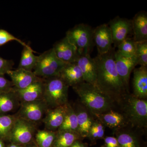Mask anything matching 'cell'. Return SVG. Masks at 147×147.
<instances>
[{
	"label": "cell",
	"instance_id": "obj_1",
	"mask_svg": "<svg viewBox=\"0 0 147 147\" xmlns=\"http://www.w3.org/2000/svg\"><path fill=\"white\" fill-rule=\"evenodd\" d=\"M114 48L94 59L96 68L95 86L111 98L117 106L129 94L119 76L115 61Z\"/></svg>",
	"mask_w": 147,
	"mask_h": 147
},
{
	"label": "cell",
	"instance_id": "obj_2",
	"mask_svg": "<svg viewBox=\"0 0 147 147\" xmlns=\"http://www.w3.org/2000/svg\"><path fill=\"white\" fill-rule=\"evenodd\" d=\"M80 102L93 115L115 110L117 104L94 85L84 82L72 87Z\"/></svg>",
	"mask_w": 147,
	"mask_h": 147
},
{
	"label": "cell",
	"instance_id": "obj_3",
	"mask_svg": "<svg viewBox=\"0 0 147 147\" xmlns=\"http://www.w3.org/2000/svg\"><path fill=\"white\" fill-rule=\"evenodd\" d=\"M129 125L145 131L147 127V100L127 95L118 106Z\"/></svg>",
	"mask_w": 147,
	"mask_h": 147
},
{
	"label": "cell",
	"instance_id": "obj_4",
	"mask_svg": "<svg viewBox=\"0 0 147 147\" xmlns=\"http://www.w3.org/2000/svg\"><path fill=\"white\" fill-rule=\"evenodd\" d=\"M45 79L42 99L49 108H53L68 103L69 87L59 76Z\"/></svg>",
	"mask_w": 147,
	"mask_h": 147
},
{
	"label": "cell",
	"instance_id": "obj_5",
	"mask_svg": "<svg viewBox=\"0 0 147 147\" xmlns=\"http://www.w3.org/2000/svg\"><path fill=\"white\" fill-rule=\"evenodd\" d=\"M65 64L58 59L52 48L38 56L33 72L41 79L58 76Z\"/></svg>",
	"mask_w": 147,
	"mask_h": 147
},
{
	"label": "cell",
	"instance_id": "obj_6",
	"mask_svg": "<svg viewBox=\"0 0 147 147\" xmlns=\"http://www.w3.org/2000/svg\"><path fill=\"white\" fill-rule=\"evenodd\" d=\"M93 33L90 26L79 24L67 31L65 37L76 47L79 55L90 54L94 43Z\"/></svg>",
	"mask_w": 147,
	"mask_h": 147
},
{
	"label": "cell",
	"instance_id": "obj_7",
	"mask_svg": "<svg viewBox=\"0 0 147 147\" xmlns=\"http://www.w3.org/2000/svg\"><path fill=\"white\" fill-rule=\"evenodd\" d=\"M35 132L32 123L17 117L8 137L12 144L26 145L31 142Z\"/></svg>",
	"mask_w": 147,
	"mask_h": 147
},
{
	"label": "cell",
	"instance_id": "obj_8",
	"mask_svg": "<svg viewBox=\"0 0 147 147\" xmlns=\"http://www.w3.org/2000/svg\"><path fill=\"white\" fill-rule=\"evenodd\" d=\"M145 131L128 126L113 130L119 147H147L143 139Z\"/></svg>",
	"mask_w": 147,
	"mask_h": 147
},
{
	"label": "cell",
	"instance_id": "obj_9",
	"mask_svg": "<svg viewBox=\"0 0 147 147\" xmlns=\"http://www.w3.org/2000/svg\"><path fill=\"white\" fill-rule=\"evenodd\" d=\"M49 108L43 99L21 103L18 117L34 123L41 120Z\"/></svg>",
	"mask_w": 147,
	"mask_h": 147
},
{
	"label": "cell",
	"instance_id": "obj_10",
	"mask_svg": "<svg viewBox=\"0 0 147 147\" xmlns=\"http://www.w3.org/2000/svg\"><path fill=\"white\" fill-rule=\"evenodd\" d=\"M93 39L97 47L98 55L108 53L113 48V37L108 24H102L93 30Z\"/></svg>",
	"mask_w": 147,
	"mask_h": 147
},
{
	"label": "cell",
	"instance_id": "obj_11",
	"mask_svg": "<svg viewBox=\"0 0 147 147\" xmlns=\"http://www.w3.org/2000/svg\"><path fill=\"white\" fill-rule=\"evenodd\" d=\"M115 61L117 71L127 90L129 92V81L130 74L137 65L135 56L131 57H124L115 51Z\"/></svg>",
	"mask_w": 147,
	"mask_h": 147
},
{
	"label": "cell",
	"instance_id": "obj_12",
	"mask_svg": "<svg viewBox=\"0 0 147 147\" xmlns=\"http://www.w3.org/2000/svg\"><path fill=\"white\" fill-rule=\"evenodd\" d=\"M113 44L117 47L124 40L127 38L128 34L132 31L131 20L126 18L116 17L109 22Z\"/></svg>",
	"mask_w": 147,
	"mask_h": 147
},
{
	"label": "cell",
	"instance_id": "obj_13",
	"mask_svg": "<svg viewBox=\"0 0 147 147\" xmlns=\"http://www.w3.org/2000/svg\"><path fill=\"white\" fill-rule=\"evenodd\" d=\"M52 48L58 59L66 64L76 62L80 55L66 37L55 43Z\"/></svg>",
	"mask_w": 147,
	"mask_h": 147
},
{
	"label": "cell",
	"instance_id": "obj_14",
	"mask_svg": "<svg viewBox=\"0 0 147 147\" xmlns=\"http://www.w3.org/2000/svg\"><path fill=\"white\" fill-rule=\"evenodd\" d=\"M44 81L45 79H40L24 89H16L13 88V92L21 103L42 99Z\"/></svg>",
	"mask_w": 147,
	"mask_h": 147
},
{
	"label": "cell",
	"instance_id": "obj_15",
	"mask_svg": "<svg viewBox=\"0 0 147 147\" xmlns=\"http://www.w3.org/2000/svg\"><path fill=\"white\" fill-rule=\"evenodd\" d=\"M68 103L56 108H49L43 122L47 130L57 131L63 123L68 110Z\"/></svg>",
	"mask_w": 147,
	"mask_h": 147
},
{
	"label": "cell",
	"instance_id": "obj_16",
	"mask_svg": "<svg viewBox=\"0 0 147 147\" xmlns=\"http://www.w3.org/2000/svg\"><path fill=\"white\" fill-rule=\"evenodd\" d=\"M73 108L77 118V133L84 139L87 138L91 126L96 118L93 114L80 102H78Z\"/></svg>",
	"mask_w": 147,
	"mask_h": 147
},
{
	"label": "cell",
	"instance_id": "obj_17",
	"mask_svg": "<svg viewBox=\"0 0 147 147\" xmlns=\"http://www.w3.org/2000/svg\"><path fill=\"white\" fill-rule=\"evenodd\" d=\"M7 74L10 77L13 88L16 89H24L41 79L37 77L33 71L21 68L10 70Z\"/></svg>",
	"mask_w": 147,
	"mask_h": 147
},
{
	"label": "cell",
	"instance_id": "obj_18",
	"mask_svg": "<svg viewBox=\"0 0 147 147\" xmlns=\"http://www.w3.org/2000/svg\"><path fill=\"white\" fill-rule=\"evenodd\" d=\"M111 110L100 114L94 115L105 127L113 130L128 126L126 118L120 111Z\"/></svg>",
	"mask_w": 147,
	"mask_h": 147
},
{
	"label": "cell",
	"instance_id": "obj_19",
	"mask_svg": "<svg viewBox=\"0 0 147 147\" xmlns=\"http://www.w3.org/2000/svg\"><path fill=\"white\" fill-rule=\"evenodd\" d=\"M133 72V89L134 96L139 99L147 98V67L141 66L134 68Z\"/></svg>",
	"mask_w": 147,
	"mask_h": 147
},
{
	"label": "cell",
	"instance_id": "obj_20",
	"mask_svg": "<svg viewBox=\"0 0 147 147\" xmlns=\"http://www.w3.org/2000/svg\"><path fill=\"white\" fill-rule=\"evenodd\" d=\"M59 76L69 87H74L85 82L82 70L76 62L65 64Z\"/></svg>",
	"mask_w": 147,
	"mask_h": 147
},
{
	"label": "cell",
	"instance_id": "obj_21",
	"mask_svg": "<svg viewBox=\"0 0 147 147\" xmlns=\"http://www.w3.org/2000/svg\"><path fill=\"white\" fill-rule=\"evenodd\" d=\"M76 62L82 70L84 82L95 86L96 68L94 59L89 54L80 55Z\"/></svg>",
	"mask_w": 147,
	"mask_h": 147
},
{
	"label": "cell",
	"instance_id": "obj_22",
	"mask_svg": "<svg viewBox=\"0 0 147 147\" xmlns=\"http://www.w3.org/2000/svg\"><path fill=\"white\" fill-rule=\"evenodd\" d=\"M132 31L135 42L147 41V13L146 11H139L131 20Z\"/></svg>",
	"mask_w": 147,
	"mask_h": 147
},
{
	"label": "cell",
	"instance_id": "obj_23",
	"mask_svg": "<svg viewBox=\"0 0 147 147\" xmlns=\"http://www.w3.org/2000/svg\"><path fill=\"white\" fill-rule=\"evenodd\" d=\"M83 140L77 132L57 131L56 137L52 147H69L77 140Z\"/></svg>",
	"mask_w": 147,
	"mask_h": 147
},
{
	"label": "cell",
	"instance_id": "obj_24",
	"mask_svg": "<svg viewBox=\"0 0 147 147\" xmlns=\"http://www.w3.org/2000/svg\"><path fill=\"white\" fill-rule=\"evenodd\" d=\"M18 101L13 90L0 94V115H6L14 110L17 107Z\"/></svg>",
	"mask_w": 147,
	"mask_h": 147
},
{
	"label": "cell",
	"instance_id": "obj_25",
	"mask_svg": "<svg viewBox=\"0 0 147 147\" xmlns=\"http://www.w3.org/2000/svg\"><path fill=\"white\" fill-rule=\"evenodd\" d=\"M24 47L18 68L33 71L36 65L38 56H35L34 54V51L29 45Z\"/></svg>",
	"mask_w": 147,
	"mask_h": 147
},
{
	"label": "cell",
	"instance_id": "obj_26",
	"mask_svg": "<svg viewBox=\"0 0 147 147\" xmlns=\"http://www.w3.org/2000/svg\"><path fill=\"white\" fill-rule=\"evenodd\" d=\"M78 121L76 113L73 107L69 104L68 110L65 118L63 123L58 129L57 131H78Z\"/></svg>",
	"mask_w": 147,
	"mask_h": 147
},
{
	"label": "cell",
	"instance_id": "obj_27",
	"mask_svg": "<svg viewBox=\"0 0 147 147\" xmlns=\"http://www.w3.org/2000/svg\"><path fill=\"white\" fill-rule=\"evenodd\" d=\"M16 117L12 115H0V139H8Z\"/></svg>",
	"mask_w": 147,
	"mask_h": 147
},
{
	"label": "cell",
	"instance_id": "obj_28",
	"mask_svg": "<svg viewBox=\"0 0 147 147\" xmlns=\"http://www.w3.org/2000/svg\"><path fill=\"white\" fill-rule=\"evenodd\" d=\"M105 129V126L96 118L91 126L87 137L91 145L95 144L98 140L104 139Z\"/></svg>",
	"mask_w": 147,
	"mask_h": 147
},
{
	"label": "cell",
	"instance_id": "obj_29",
	"mask_svg": "<svg viewBox=\"0 0 147 147\" xmlns=\"http://www.w3.org/2000/svg\"><path fill=\"white\" fill-rule=\"evenodd\" d=\"M57 131L39 130L36 134V141L38 147H52Z\"/></svg>",
	"mask_w": 147,
	"mask_h": 147
},
{
	"label": "cell",
	"instance_id": "obj_30",
	"mask_svg": "<svg viewBox=\"0 0 147 147\" xmlns=\"http://www.w3.org/2000/svg\"><path fill=\"white\" fill-rule=\"evenodd\" d=\"M117 52L124 57H131L135 56L136 42L133 39L127 38L117 47Z\"/></svg>",
	"mask_w": 147,
	"mask_h": 147
},
{
	"label": "cell",
	"instance_id": "obj_31",
	"mask_svg": "<svg viewBox=\"0 0 147 147\" xmlns=\"http://www.w3.org/2000/svg\"><path fill=\"white\" fill-rule=\"evenodd\" d=\"M135 57L137 65L147 67V41L136 42Z\"/></svg>",
	"mask_w": 147,
	"mask_h": 147
},
{
	"label": "cell",
	"instance_id": "obj_32",
	"mask_svg": "<svg viewBox=\"0 0 147 147\" xmlns=\"http://www.w3.org/2000/svg\"><path fill=\"white\" fill-rule=\"evenodd\" d=\"M13 40L19 42L24 47H27L28 46V44H26L24 41L18 39L13 35L11 34L5 30L0 29V47L5 45L7 42Z\"/></svg>",
	"mask_w": 147,
	"mask_h": 147
},
{
	"label": "cell",
	"instance_id": "obj_33",
	"mask_svg": "<svg viewBox=\"0 0 147 147\" xmlns=\"http://www.w3.org/2000/svg\"><path fill=\"white\" fill-rule=\"evenodd\" d=\"M13 65V61L5 59L0 57V75H4L12 70Z\"/></svg>",
	"mask_w": 147,
	"mask_h": 147
},
{
	"label": "cell",
	"instance_id": "obj_34",
	"mask_svg": "<svg viewBox=\"0 0 147 147\" xmlns=\"http://www.w3.org/2000/svg\"><path fill=\"white\" fill-rule=\"evenodd\" d=\"M13 88L11 81L6 79L4 75H0V94L11 91Z\"/></svg>",
	"mask_w": 147,
	"mask_h": 147
},
{
	"label": "cell",
	"instance_id": "obj_35",
	"mask_svg": "<svg viewBox=\"0 0 147 147\" xmlns=\"http://www.w3.org/2000/svg\"><path fill=\"white\" fill-rule=\"evenodd\" d=\"M104 144L100 147H119L117 139L115 137H105Z\"/></svg>",
	"mask_w": 147,
	"mask_h": 147
},
{
	"label": "cell",
	"instance_id": "obj_36",
	"mask_svg": "<svg viewBox=\"0 0 147 147\" xmlns=\"http://www.w3.org/2000/svg\"><path fill=\"white\" fill-rule=\"evenodd\" d=\"M82 140H77L69 147H89L87 143L82 142Z\"/></svg>",
	"mask_w": 147,
	"mask_h": 147
},
{
	"label": "cell",
	"instance_id": "obj_37",
	"mask_svg": "<svg viewBox=\"0 0 147 147\" xmlns=\"http://www.w3.org/2000/svg\"><path fill=\"white\" fill-rule=\"evenodd\" d=\"M8 147H23L21 146V145L16 144H12L11 143L10 145H9V146H8Z\"/></svg>",
	"mask_w": 147,
	"mask_h": 147
},
{
	"label": "cell",
	"instance_id": "obj_38",
	"mask_svg": "<svg viewBox=\"0 0 147 147\" xmlns=\"http://www.w3.org/2000/svg\"><path fill=\"white\" fill-rule=\"evenodd\" d=\"M0 147H5L3 140L1 139H0Z\"/></svg>",
	"mask_w": 147,
	"mask_h": 147
},
{
	"label": "cell",
	"instance_id": "obj_39",
	"mask_svg": "<svg viewBox=\"0 0 147 147\" xmlns=\"http://www.w3.org/2000/svg\"><path fill=\"white\" fill-rule=\"evenodd\" d=\"M26 147H38L37 146H36L35 145H29L28 146H27Z\"/></svg>",
	"mask_w": 147,
	"mask_h": 147
}]
</instances>
